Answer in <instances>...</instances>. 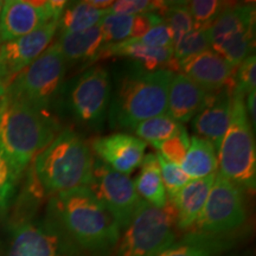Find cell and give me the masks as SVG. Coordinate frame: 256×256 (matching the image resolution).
I'll return each mask as SVG.
<instances>
[{
    "label": "cell",
    "instance_id": "obj_24",
    "mask_svg": "<svg viewBox=\"0 0 256 256\" xmlns=\"http://www.w3.org/2000/svg\"><path fill=\"white\" fill-rule=\"evenodd\" d=\"M180 168L191 179L206 178L217 174L218 158L215 147L203 138L194 136Z\"/></svg>",
    "mask_w": 256,
    "mask_h": 256
},
{
    "label": "cell",
    "instance_id": "obj_12",
    "mask_svg": "<svg viewBox=\"0 0 256 256\" xmlns=\"http://www.w3.org/2000/svg\"><path fill=\"white\" fill-rule=\"evenodd\" d=\"M69 2L6 0L0 16V40L26 36L52 20H60Z\"/></svg>",
    "mask_w": 256,
    "mask_h": 256
},
{
    "label": "cell",
    "instance_id": "obj_28",
    "mask_svg": "<svg viewBox=\"0 0 256 256\" xmlns=\"http://www.w3.org/2000/svg\"><path fill=\"white\" fill-rule=\"evenodd\" d=\"M183 128L182 124L177 122L165 113L142 121L130 130L134 132L136 136H139V139H142V142L153 144L177 136Z\"/></svg>",
    "mask_w": 256,
    "mask_h": 256
},
{
    "label": "cell",
    "instance_id": "obj_4",
    "mask_svg": "<svg viewBox=\"0 0 256 256\" xmlns=\"http://www.w3.org/2000/svg\"><path fill=\"white\" fill-rule=\"evenodd\" d=\"M92 158L87 142L72 130H62L34 160V174L46 194L88 186Z\"/></svg>",
    "mask_w": 256,
    "mask_h": 256
},
{
    "label": "cell",
    "instance_id": "obj_7",
    "mask_svg": "<svg viewBox=\"0 0 256 256\" xmlns=\"http://www.w3.org/2000/svg\"><path fill=\"white\" fill-rule=\"evenodd\" d=\"M66 66L68 63L56 43L51 44L16 76L6 87V92L40 110H50V106L62 90Z\"/></svg>",
    "mask_w": 256,
    "mask_h": 256
},
{
    "label": "cell",
    "instance_id": "obj_31",
    "mask_svg": "<svg viewBox=\"0 0 256 256\" xmlns=\"http://www.w3.org/2000/svg\"><path fill=\"white\" fill-rule=\"evenodd\" d=\"M186 5L194 20V28H209L230 2L220 0H194L186 2Z\"/></svg>",
    "mask_w": 256,
    "mask_h": 256
},
{
    "label": "cell",
    "instance_id": "obj_33",
    "mask_svg": "<svg viewBox=\"0 0 256 256\" xmlns=\"http://www.w3.org/2000/svg\"><path fill=\"white\" fill-rule=\"evenodd\" d=\"M19 179L20 176L17 174L0 146V212H4L8 208Z\"/></svg>",
    "mask_w": 256,
    "mask_h": 256
},
{
    "label": "cell",
    "instance_id": "obj_35",
    "mask_svg": "<svg viewBox=\"0 0 256 256\" xmlns=\"http://www.w3.org/2000/svg\"><path fill=\"white\" fill-rule=\"evenodd\" d=\"M156 158L159 162L160 174H162V180L164 184L166 194L168 200H171L177 192L191 180V178L185 174L179 165L166 160L159 153H156Z\"/></svg>",
    "mask_w": 256,
    "mask_h": 256
},
{
    "label": "cell",
    "instance_id": "obj_38",
    "mask_svg": "<svg viewBox=\"0 0 256 256\" xmlns=\"http://www.w3.org/2000/svg\"><path fill=\"white\" fill-rule=\"evenodd\" d=\"M256 90L249 92L247 95V106H246V110H247V115L250 121V124H252V130L255 128L256 122V115H255V100H256Z\"/></svg>",
    "mask_w": 256,
    "mask_h": 256
},
{
    "label": "cell",
    "instance_id": "obj_18",
    "mask_svg": "<svg viewBox=\"0 0 256 256\" xmlns=\"http://www.w3.org/2000/svg\"><path fill=\"white\" fill-rule=\"evenodd\" d=\"M112 56L128 57L147 72L165 69L174 72L179 70V63L174 58L172 46L153 48L138 43L134 40H126L119 43L106 44L100 54V58Z\"/></svg>",
    "mask_w": 256,
    "mask_h": 256
},
{
    "label": "cell",
    "instance_id": "obj_26",
    "mask_svg": "<svg viewBox=\"0 0 256 256\" xmlns=\"http://www.w3.org/2000/svg\"><path fill=\"white\" fill-rule=\"evenodd\" d=\"M108 14L107 11L95 8L89 2H68L60 14L58 28L62 34L82 32L100 24V22Z\"/></svg>",
    "mask_w": 256,
    "mask_h": 256
},
{
    "label": "cell",
    "instance_id": "obj_15",
    "mask_svg": "<svg viewBox=\"0 0 256 256\" xmlns=\"http://www.w3.org/2000/svg\"><path fill=\"white\" fill-rule=\"evenodd\" d=\"M92 148L104 164L128 176L142 164L146 142L127 133H114L96 138Z\"/></svg>",
    "mask_w": 256,
    "mask_h": 256
},
{
    "label": "cell",
    "instance_id": "obj_29",
    "mask_svg": "<svg viewBox=\"0 0 256 256\" xmlns=\"http://www.w3.org/2000/svg\"><path fill=\"white\" fill-rule=\"evenodd\" d=\"M162 22L168 25L172 37V46L182 37L194 28V20L188 11L186 2H168L164 14L162 16Z\"/></svg>",
    "mask_w": 256,
    "mask_h": 256
},
{
    "label": "cell",
    "instance_id": "obj_27",
    "mask_svg": "<svg viewBox=\"0 0 256 256\" xmlns=\"http://www.w3.org/2000/svg\"><path fill=\"white\" fill-rule=\"evenodd\" d=\"M254 28L243 31L235 36L211 44V50L218 54L220 57L226 60L230 64L238 66L254 51Z\"/></svg>",
    "mask_w": 256,
    "mask_h": 256
},
{
    "label": "cell",
    "instance_id": "obj_13",
    "mask_svg": "<svg viewBox=\"0 0 256 256\" xmlns=\"http://www.w3.org/2000/svg\"><path fill=\"white\" fill-rule=\"evenodd\" d=\"M57 30L58 20H52L26 36L0 43V81L8 87L50 46Z\"/></svg>",
    "mask_w": 256,
    "mask_h": 256
},
{
    "label": "cell",
    "instance_id": "obj_10",
    "mask_svg": "<svg viewBox=\"0 0 256 256\" xmlns=\"http://www.w3.org/2000/svg\"><path fill=\"white\" fill-rule=\"evenodd\" d=\"M87 188L110 211L120 230L126 229L142 200L132 179L112 170L101 160H94Z\"/></svg>",
    "mask_w": 256,
    "mask_h": 256
},
{
    "label": "cell",
    "instance_id": "obj_2",
    "mask_svg": "<svg viewBox=\"0 0 256 256\" xmlns=\"http://www.w3.org/2000/svg\"><path fill=\"white\" fill-rule=\"evenodd\" d=\"M60 130L50 110L5 92L0 102V146L19 176Z\"/></svg>",
    "mask_w": 256,
    "mask_h": 256
},
{
    "label": "cell",
    "instance_id": "obj_8",
    "mask_svg": "<svg viewBox=\"0 0 256 256\" xmlns=\"http://www.w3.org/2000/svg\"><path fill=\"white\" fill-rule=\"evenodd\" d=\"M247 220L242 188L217 172L206 203L194 224V232L228 235Z\"/></svg>",
    "mask_w": 256,
    "mask_h": 256
},
{
    "label": "cell",
    "instance_id": "obj_9",
    "mask_svg": "<svg viewBox=\"0 0 256 256\" xmlns=\"http://www.w3.org/2000/svg\"><path fill=\"white\" fill-rule=\"evenodd\" d=\"M110 102V81L102 66H92L78 75L66 89V104L74 119L98 130Z\"/></svg>",
    "mask_w": 256,
    "mask_h": 256
},
{
    "label": "cell",
    "instance_id": "obj_22",
    "mask_svg": "<svg viewBox=\"0 0 256 256\" xmlns=\"http://www.w3.org/2000/svg\"><path fill=\"white\" fill-rule=\"evenodd\" d=\"M232 243L226 235L191 232L156 256H223Z\"/></svg>",
    "mask_w": 256,
    "mask_h": 256
},
{
    "label": "cell",
    "instance_id": "obj_16",
    "mask_svg": "<svg viewBox=\"0 0 256 256\" xmlns=\"http://www.w3.org/2000/svg\"><path fill=\"white\" fill-rule=\"evenodd\" d=\"M232 104V89L211 92L206 104L194 119V130L212 144L217 153L229 127Z\"/></svg>",
    "mask_w": 256,
    "mask_h": 256
},
{
    "label": "cell",
    "instance_id": "obj_23",
    "mask_svg": "<svg viewBox=\"0 0 256 256\" xmlns=\"http://www.w3.org/2000/svg\"><path fill=\"white\" fill-rule=\"evenodd\" d=\"M255 28V5L230 4L208 28L210 43L215 44L226 38Z\"/></svg>",
    "mask_w": 256,
    "mask_h": 256
},
{
    "label": "cell",
    "instance_id": "obj_39",
    "mask_svg": "<svg viewBox=\"0 0 256 256\" xmlns=\"http://www.w3.org/2000/svg\"><path fill=\"white\" fill-rule=\"evenodd\" d=\"M5 92H6V86L2 81H0V102H2V98H4Z\"/></svg>",
    "mask_w": 256,
    "mask_h": 256
},
{
    "label": "cell",
    "instance_id": "obj_41",
    "mask_svg": "<svg viewBox=\"0 0 256 256\" xmlns=\"http://www.w3.org/2000/svg\"><path fill=\"white\" fill-rule=\"evenodd\" d=\"M0 43H2V40H0Z\"/></svg>",
    "mask_w": 256,
    "mask_h": 256
},
{
    "label": "cell",
    "instance_id": "obj_21",
    "mask_svg": "<svg viewBox=\"0 0 256 256\" xmlns=\"http://www.w3.org/2000/svg\"><path fill=\"white\" fill-rule=\"evenodd\" d=\"M56 46L66 63H92L100 60L104 43L100 25L82 32L60 34Z\"/></svg>",
    "mask_w": 256,
    "mask_h": 256
},
{
    "label": "cell",
    "instance_id": "obj_6",
    "mask_svg": "<svg viewBox=\"0 0 256 256\" xmlns=\"http://www.w3.org/2000/svg\"><path fill=\"white\" fill-rule=\"evenodd\" d=\"M218 174L238 188L254 192L256 188V148L244 104V98L232 95V114L218 150Z\"/></svg>",
    "mask_w": 256,
    "mask_h": 256
},
{
    "label": "cell",
    "instance_id": "obj_32",
    "mask_svg": "<svg viewBox=\"0 0 256 256\" xmlns=\"http://www.w3.org/2000/svg\"><path fill=\"white\" fill-rule=\"evenodd\" d=\"M152 146L156 147L159 151V154L164 156L166 160L180 166L190 147V138H188V130L183 128L177 136L162 140V142H153Z\"/></svg>",
    "mask_w": 256,
    "mask_h": 256
},
{
    "label": "cell",
    "instance_id": "obj_5",
    "mask_svg": "<svg viewBox=\"0 0 256 256\" xmlns=\"http://www.w3.org/2000/svg\"><path fill=\"white\" fill-rule=\"evenodd\" d=\"M176 226L177 212L171 202L156 208L142 200L110 256H156L177 241Z\"/></svg>",
    "mask_w": 256,
    "mask_h": 256
},
{
    "label": "cell",
    "instance_id": "obj_11",
    "mask_svg": "<svg viewBox=\"0 0 256 256\" xmlns=\"http://www.w3.org/2000/svg\"><path fill=\"white\" fill-rule=\"evenodd\" d=\"M6 256H87L76 248L54 222L18 223Z\"/></svg>",
    "mask_w": 256,
    "mask_h": 256
},
{
    "label": "cell",
    "instance_id": "obj_37",
    "mask_svg": "<svg viewBox=\"0 0 256 256\" xmlns=\"http://www.w3.org/2000/svg\"><path fill=\"white\" fill-rule=\"evenodd\" d=\"M138 43L153 48H168L172 46V37L168 25L164 22L153 26L148 32L139 38H134Z\"/></svg>",
    "mask_w": 256,
    "mask_h": 256
},
{
    "label": "cell",
    "instance_id": "obj_40",
    "mask_svg": "<svg viewBox=\"0 0 256 256\" xmlns=\"http://www.w3.org/2000/svg\"><path fill=\"white\" fill-rule=\"evenodd\" d=\"M2 8H4V2H2V0H0V16H2Z\"/></svg>",
    "mask_w": 256,
    "mask_h": 256
},
{
    "label": "cell",
    "instance_id": "obj_25",
    "mask_svg": "<svg viewBox=\"0 0 256 256\" xmlns=\"http://www.w3.org/2000/svg\"><path fill=\"white\" fill-rule=\"evenodd\" d=\"M140 166H142V171H140L139 177L134 182L138 194L147 203L156 208H162L168 203V198L162 180L156 154L150 153V154L144 156Z\"/></svg>",
    "mask_w": 256,
    "mask_h": 256
},
{
    "label": "cell",
    "instance_id": "obj_34",
    "mask_svg": "<svg viewBox=\"0 0 256 256\" xmlns=\"http://www.w3.org/2000/svg\"><path fill=\"white\" fill-rule=\"evenodd\" d=\"M168 2H148V0H119L114 2L108 14L136 16L144 14H156L162 18Z\"/></svg>",
    "mask_w": 256,
    "mask_h": 256
},
{
    "label": "cell",
    "instance_id": "obj_36",
    "mask_svg": "<svg viewBox=\"0 0 256 256\" xmlns=\"http://www.w3.org/2000/svg\"><path fill=\"white\" fill-rule=\"evenodd\" d=\"M256 58L255 54L247 57L236 68L235 86H234L232 95L244 98L249 92L255 90L256 86Z\"/></svg>",
    "mask_w": 256,
    "mask_h": 256
},
{
    "label": "cell",
    "instance_id": "obj_20",
    "mask_svg": "<svg viewBox=\"0 0 256 256\" xmlns=\"http://www.w3.org/2000/svg\"><path fill=\"white\" fill-rule=\"evenodd\" d=\"M162 22V19L156 14L136 16L107 14L98 25L106 46L142 37Z\"/></svg>",
    "mask_w": 256,
    "mask_h": 256
},
{
    "label": "cell",
    "instance_id": "obj_19",
    "mask_svg": "<svg viewBox=\"0 0 256 256\" xmlns=\"http://www.w3.org/2000/svg\"><path fill=\"white\" fill-rule=\"evenodd\" d=\"M216 174L200 179H191L171 200L177 212V226L180 230L192 228L206 206Z\"/></svg>",
    "mask_w": 256,
    "mask_h": 256
},
{
    "label": "cell",
    "instance_id": "obj_1",
    "mask_svg": "<svg viewBox=\"0 0 256 256\" xmlns=\"http://www.w3.org/2000/svg\"><path fill=\"white\" fill-rule=\"evenodd\" d=\"M48 218L87 256H110L121 235L114 217L87 186L52 194Z\"/></svg>",
    "mask_w": 256,
    "mask_h": 256
},
{
    "label": "cell",
    "instance_id": "obj_3",
    "mask_svg": "<svg viewBox=\"0 0 256 256\" xmlns=\"http://www.w3.org/2000/svg\"><path fill=\"white\" fill-rule=\"evenodd\" d=\"M174 75L165 69L147 72L139 68L124 72L116 82L108 108L110 124L130 130L142 121L165 114Z\"/></svg>",
    "mask_w": 256,
    "mask_h": 256
},
{
    "label": "cell",
    "instance_id": "obj_17",
    "mask_svg": "<svg viewBox=\"0 0 256 256\" xmlns=\"http://www.w3.org/2000/svg\"><path fill=\"white\" fill-rule=\"evenodd\" d=\"M210 94L184 74H174L170 83L166 114L179 124L188 122L203 110Z\"/></svg>",
    "mask_w": 256,
    "mask_h": 256
},
{
    "label": "cell",
    "instance_id": "obj_14",
    "mask_svg": "<svg viewBox=\"0 0 256 256\" xmlns=\"http://www.w3.org/2000/svg\"><path fill=\"white\" fill-rule=\"evenodd\" d=\"M236 68L211 49L179 62L182 74L208 92L234 90Z\"/></svg>",
    "mask_w": 256,
    "mask_h": 256
},
{
    "label": "cell",
    "instance_id": "obj_30",
    "mask_svg": "<svg viewBox=\"0 0 256 256\" xmlns=\"http://www.w3.org/2000/svg\"><path fill=\"white\" fill-rule=\"evenodd\" d=\"M174 58L179 63L180 60L192 57L211 49V43L208 28H194L182 37L172 46Z\"/></svg>",
    "mask_w": 256,
    "mask_h": 256
}]
</instances>
